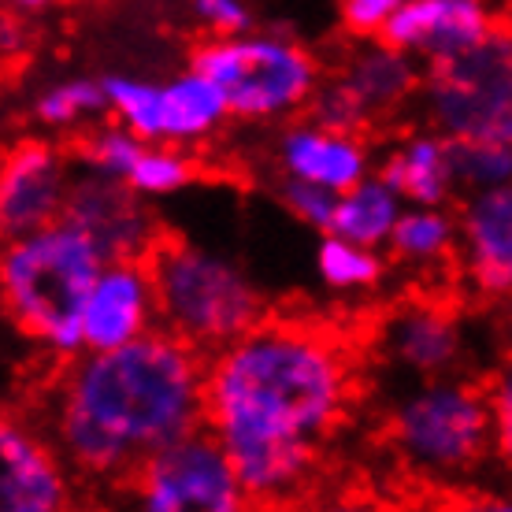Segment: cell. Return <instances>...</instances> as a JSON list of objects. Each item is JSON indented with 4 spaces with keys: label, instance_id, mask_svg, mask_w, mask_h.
<instances>
[{
    "label": "cell",
    "instance_id": "cell-18",
    "mask_svg": "<svg viewBox=\"0 0 512 512\" xmlns=\"http://www.w3.org/2000/svg\"><path fill=\"white\" fill-rule=\"evenodd\" d=\"M379 175L409 205H449L461 193L457 167H453V141L435 127L405 134L379 160Z\"/></svg>",
    "mask_w": 512,
    "mask_h": 512
},
{
    "label": "cell",
    "instance_id": "cell-3",
    "mask_svg": "<svg viewBox=\"0 0 512 512\" xmlns=\"http://www.w3.org/2000/svg\"><path fill=\"white\" fill-rule=\"evenodd\" d=\"M104 264L108 253L97 245V238L67 216L8 238L0 260V286L15 331H23L34 346L64 364L82 357V312Z\"/></svg>",
    "mask_w": 512,
    "mask_h": 512
},
{
    "label": "cell",
    "instance_id": "cell-16",
    "mask_svg": "<svg viewBox=\"0 0 512 512\" xmlns=\"http://www.w3.org/2000/svg\"><path fill=\"white\" fill-rule=\"evenodd\" d=\"M372 145L364 130H334L316 119H297L275 134V167L279 175L320 182L334 193H346L372 175Z\"/></svg>",
    "mask_w": 512,
    "mask_h": 512
},
{
    "label": "cell",
    "instance_id": "cell-14",
    "mask_svg": "<svg viewBox=\"0 0 512 512\" xmlns=\"http://www.w3.org/2000/svg\"><path fill=\"white\" fill-rule=\"evenodd\" d=\"M457 223V260L468 286L483 301H512V182L464 193Z\"/></svg>",
    "mask_w": 512,
    "mask_h": 512
},
{
    "label": "cell",
    "instance_id": "cell-6",
    "mask_svg": "<svg viewBox=\"0 0 512 512\" xmlns=\"http://www.w3.org/2000/svg\"><path fill=\"white\" fill-rule=\"evenodd\" d=\"M190 67L205 71L227 93L231 119L279 123L305 112L323 82L320 60L301 41L275 30H245L201 41Z\"/></svg>",
    "mask_w": 512,
    "mask_h": 512
},
{
    "label": "cell",
    "instance_id": "cell-9",
    "mask_svg": "<svg viewBox=\"0 0 512 512\" xmlns=\"http://www.w3.org/2000/svg\"><path fill=\"white\" fill-rule=\"evenodd\" d=\"M75 171L60 145L45 138H19L0 167V227L4 238L49 227L67 212Z\"/></svg>",
    "mask_w": 512,
    "mask_h": 512
},
{
    "label": "cell",
    "instance_id": "cell-23",
    "mask_svg": "<svg viewBox=\"0 0 512 512\" xmlns=\"http://www.w3.org/2000/svg\"><path fill=\"white\" fill-rule=\"evenodd\" d=\"M108 112V90L104 78H67L34 97V119L45 130H75L90 119Z\"/></svg>",
    "mask_w": 512,
    "mask_h": 512
},
{
    "label": "cell",
    "instance_id": "cell-31",
    "mask_svg": "<svg viewBox=\"0 0 512 512\" xmlns=\"http://www.w3.org/2000/svg\"><path fill=\"white\" fill-rule=\"evenodd\" d=\"M15 12H41V8H49L52 0H8Z\"/></svg>",
    "mask_w": 512,
    "mask_h": 512
},
{
    "label": "cell",
    "instance_id": "cell-24",
    "mask_svg": "<svg viewBox=\"0 0 512 512\" xmlns=\"http://www.w3.org/2000/svg\"><path fill=\"white\" fill-rule=\"evenodd\" d=\"M197 179V160H193L182 145H167V141H149L141 160L130 171V186L141 197H171V193L186 190Z\"/></svg>",
    "mask_w": 512,
    "mask_h": 512
},
{
    "label": "cell",
    "instance_id": "cell-1",
    "mask_svg": "<svg viewBox=\"0 0 512 512\" xmlns=\"http://www.w3.org/2000/svg\"><path fill=\"white\" fill-rule=\"evenodd\" d=\"M353 394V349L316 320L264 316L208 357L205 427L231 453L249 505L305 494Z\"/></svg>",
    "mask_w": 512,
    "mask_h": 512
},
{
    "label": "cell",
    "instance_id": "cell-12",
    "mask_svg": "<svg viewBox=\"0 0 512 512\" xmlns=\"http://www.w3.org/2000/svg\"><path fill=\"white\" fill-rule=\"evenodd\" d=\"M501 26L487 0H405L379 38L416 56L423 67H438L475 49Z\"/></svg>",
    "mask_w": 512,
    "mask_h": 512
},
{
    "label": "cell",
    "instance_id": "cell-21",
    "mask_svg": "<svg viewBox=\"0 0 512 512\" xmlns=\"http://www.w3.org/2000/svg\"><path fill=\"white\" fill-rule=\"evenodd\" d=\"M461 245V223L449 205H409L405 216L397 219L394 238L386 253L401 268H438L449 256H457Z\"/></svg>",
    "mask_w": 512,
    "mask_h": 512
},
{
    "label": "cell",
    "instance_id": "cell-29",
    "mask_svg": "<svg viewBox=\"0 0 512 512\" xmlns=\"http://www.w3.org/2000/svg\"><path fill=\"white\" fill-rule=\"evenodd\" d=\"M405 0H338V23L349 38H379Z\"/></svg>",
    "mask_w": 512,
    "mask_h": 512
},
{
    "label": "cell",
    "instance_id": "cell-25",
    "mask_svg": "<svg viewBox=\"0 0 512 512\" xmlns=\"http://www.w3.org/2000/svg\"><path fill=\"white\" fill-rule=\"evenodd\" d=\"M149 141H141L134 130H127L123 123H112V127H97L90 138L78 141V164L82 171H97V175H108V179H130L134 164L141 160Z\"/></svg>",
    "mask_w": 512,
    "mask_h": 512
},
{
    "label": "cell",
    "instance_id": "cell-27",
    "mask_svg": "<svg viewBox=\"0 0 512 512\" xmlns=\"http://www.w3.org/2000/svg\"><path fill=\"white\" fill-rule=\"evenodd\" d=\"M275 197L279 205L312 231L327 234L331 231L334 208H338V193L320 186V182L294 179V175H279V186H275Z\"/></svg>",
    "mask_w": 512,
    "mask_h": 512
},
{
    "label": "cell",
    "instance_id": "cell-5",
    "mask_svg": "<svg viewBox=\"0 0 512 512\" xmlns=\"http://www.w3.org/2000/svg\"><path fill=\"white\" fill-rule=\"evenodd\" d=\"M390 446L397 461L423 479H464L494 449V412L487 386L457 375L416 379L390 409Z\"/></svg>",
    "mask_w": 512,
    "mask_h": 512
},
{
    "label": "cell",
    "instance_id": "cell-26",
    "mask_svg": "<svg viewBox=\"0 0 512 512\" xmlns=\"http://www.w3.org/2000/svg\"><path fill=\"white\" fill-rule=\"evenodd\" d=\"M453 167L461 193L505 186L512 182V141H453Z\"/></svg>",
    "mask_w": 512,
    "mask_h": 512
},
{
    "label": "cell",
    "instance_id": "cell-11",
    "mask_svg": "<svg viewBox=\"0 0 512 512\" xmlns=\"http://www.w3.org/2000/svg\"><path fill=\"white\" fill-rule=\"evenodd\" d=\"M130 182L108 179L97 171H78L71 197H67V219L97 238L108 260H134L149 256L164 234L156 231V219Z\"/></svg>",
    "mask_w": 512,
    "mask_h": 512
},
{
    "label": "cell",
    "instance_id": "cell-20",
    "mask_svg": "<svg viewBox=\"0 0 512 512\" xmlns=\"http://www.w3.org/2000/svg\"><path fill=\"white\" fill-rule=\"evenodd\" d=\"M405 208H409V201L375 171L368 179H360L357 186H349L346 193H338V208H334L327 234L372 245V249H386Z\"/></svg>",
    "mask_w": 512,
    "mask_h": 512
},
{
    "label": "cell",
    "instance_id": "cell-22",
    "mask_svg": "<svg viewBox=\"0 0 512 512\" xmlns=\"http://www.w3.org/2000/svg\"><path fill=\"white\" fill-rule=\"evenodd\" d=\"M386 268H390L386 249L349 242L338 234H323L316 245V275L331 294H372L383 286Z\"/></svg>",
    "mask_w": 512,
    "mask_h": 512
},
{
    "label": "cell",
    "instance_id": "cell-28",
    "mask_svg": "<svg viewBox=\"0 0 512 512\" xmlns=\"http://www.w3.org/2000/svg\"><path fill=\"white\" fill-rule=\"evenodd\" d=\"M190 12L208 38H231L253 30L249 0H190Z\"/></svg>",
    "mask_w": 512,
    "mask_h": 512
},
{
    "label": "cell",
    "instance_id": "cell-4",
    "mask_svg": "<svg viewBox=\"0 0 512 512\" xmlns=\"http://www.w3.org/2000/svg\"><path fill=\"white\" fill-rule=\"evenodd\" d=\"M149 268L160 294V327L208 357L268 316L260 286L227 253L164 234L149 253Z\"/></svg>",
    "mask_w": 512,
    "mask_h": 512
},
{
    "label": "cell",
    "instance_id": "cell-13",
    "mask_svg": "<svg viewBox=\"0 0 512 512\" xmlns=\"http://www.w3.org/2000/svg\"><path fill=\"white\" fill-rule=\"evenodd\" d=\"M375 346L397 372H409L412 379H438L461 372L468 338L453 308L438 301H405L386 312Z\"/></svg>",
    "mask_w": 512,
    "mask_h": 512
},
{
    "label": "cell",
    "instance_id": "cell-15",
    "mask_svg": "<svg viewBox=\"0 0 512 512\" xmlns=\"http://www.w3.org/2000/svg\"><path fill=\"white\" fill-rule=\"evenodd\" d=\"M71 464L56 442L38 438L23 420L0 423V509L60 512L71 505Z\"/></svg>",
    "mask_w": 512,
    "mask_h": 512
},
{
    "label": "cell",
    "instance_id": "cell-17",
    "mask_svg": "<svg viewBox=\"0 0 512 512\" xmlns=\"http://www.w3.org/2000/svg\"><path fill=\"white\" fill-rule=\"evenodd\" d=\"M334 78L357 101L364 123L375 127L420 97L427 67L386 38H357Z\"/></svg>",
    "mask_w": 512,
    "mask_h": 512
},
{
    "label": "cell",
    "instance_id": "cell-32",
    "mask_svg": "<svg viewBox=\"0 0 512 512\" xmlns=\"http://www.w3.org/2000/svg\"><path fill=\"white\" fill-rule=\"evenodd\" d=\"M505 346L512 353V301H509V312H505Z\"/></svg>",
    "mask_w": 512,
    "mask_h": 512
},
{
    "label": "cell",
    "instance_id": "cell-8",
    "mask_svg": "<svg viewBox=\"0 0 512 512\" xmlns=\"http://www.w3.org/2000/svg\"><path fill=\"white\" fill-rule=\"evenodd\" d=\"M145 512H238L249 494L231 453L208 427L167 442L127 483Z\"/></svg>",
    "mask_w": 512,
    "mask_h": 512
},
{
    "label": "cell",
    "instance_id": "cell-7",
    "mask_svg": "<svg viewBox=\"0 0 512 512\" xmlns=\"http://www.w3.org/2000/svg\"><path fill=\"white\" fill-rule=\"evenodd\" d=\"M420 108L449 141H512V26L501 23L464 56L427 67Z\"/></svg>",
    "mask_w": 512,
    "mask_h": 512
},
{
    "label": "cell",
    "instance_id": "cell-19",
    "mask_svg": "<svg viewBox=\"0 0 512 512\" xmlns=\"http://www.w3.org/2000/svg\"><path fill=\"white\" fill-rule=\"evenodd\" d=\"M227 119H231L227 93L219 90L205 71L186 67V71L171 75L167 82H160L156 141L193 149V145L208 141L212 134H219V127H223Z\"/></svg>",
    "mask_w": 512,
    "mask_h": 512
},
{
    "label": "cell",
    "instance_id": "cell-2",
    "mask_svg": "<svg viewBox=\"0 0 512 512\" xmlns=\"http://www.w3.org/2000/svg\"><path fill=\"white\" fill-rule=\"evenodd\" d=\"M208 353L156 327L119 349L67 360L52 394V442L78 479L127 487L167 442L205 427Z\"/></svg>",
    "mask_w": 512,
    "mask_h": 512
},
{
    "label": "cell",
    "instance_id": "cell-10",
    "mask_svg": "<svg viewBox=\"0 0 512 512\" xmlns=\"http://www.w3.org/2000/svg\"><path fill=\"white\" fill-rule=\"evenodd\" d=\"M160 327V294L149 256L108 260L82 312L86 349H119Z\"/></svg>",
    "mask_w": 512,
    "mask_h": 512
},
{
    "label": "cell",
    "instance_id": "cell-30",
    "mask_svg": "<svg viewBox=\"0 0 512 512\" xmlns=\"http://www.w3.org/2000/svg\"><path fill=\"white\" fill-rule=\"evenodd\" d=\"M490 412H494V449L512 468V353L487 383Z\"/></svg>",
    "mask_w": 512,
    "mask_h": 512
}]
</instances>
